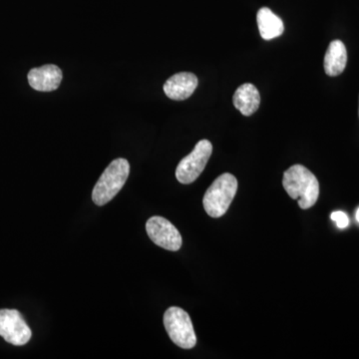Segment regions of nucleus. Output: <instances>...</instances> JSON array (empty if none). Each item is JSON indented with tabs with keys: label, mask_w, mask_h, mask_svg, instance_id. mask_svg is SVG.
I'll list each match as a JSON object with an SVG mask.
<instances>
[{
	"label": "nucleus",
	"mask_w": 359,
	"mask_h": 359,
	"mask_svg": "<svg viewBox=\"0 0 359 359\" xmlns=\"http://www.w3.org/2000/svg\"><path fill=\"white\" fill-rule=\"evenodd\" d=\"M283 186L292 199L299 201V207L308 210L320 196L318 179L302 165H294L283 174Z\"/></svg>",
	"instance_id": "1"
},
{
	"label": "nucleus",
	"mask_w": 359,
	"mask_h": 359,
	"mask_svg": "<svg viewBox=\"0 0 359 359\" xmlns=\"http://www.w3.org/2000/svg\"><path fill=\"white\" fill-rule=\"evenodd\" d=\"M129 174L128 161L123 158L112 161L94 187L92 192L93 202L101 207L114 199L115 196L121 191L126 183Z\"/></svg>",
	"instance_id": "2"
},
{
	"label": "nucleus",
	"mask_w": 359,
	"mask_h": 359,
	"mask_svg": "<svg viewBox=\"0 0 359 359\" xmlns=\"http://www.w3.org/2000/svg\"><path fill=\"white\" fill-rule=\"evenodd\" d=\"M238 191V180L224 173L215 180L205 192L203 205L212 218H221L228 211Z\"/></svg>",
	"instance_id": "3"
},
{
	"label": "nucleus",
	"mask_w": 359,
	"mask_h": 359,
	"mask_svg": "<svg viewBox=\"0 0 359 359\" xmlns=\"http://www.w3.org/2000/svg\"><path fill=\"white\" fill-rule=\"evenodd\" d=\"M164 325L170 339L176 346L191 349L197 344L190 316L178 306L168 309L164 314Z\"/></svg>",
	"instance_id": "4"
},
{
	"label": "nucleus",
	"mask_w": 359,
	"mask_h": 359,
	"mask_svg": "<svg viewBox=\"0 0 359 359\" xmlns=\"http://www.w3.org/2000/svg\"><path fill=\"white\" fill-rule=\"evenodd\" d=\"M212 152V145L209 140H201L195 146L193 152L179 163L176 170V178L180 183H193L204 171Z\"/></svg>",
	"instance_id": "5"
},
{
	"label": "nucleus",
	"mask_w": 359,
	"mask_h": 359,
	"mask_svg": "<svg viewBox=\"0 0 359 359\" xmlns=\"http://www.w3.org/2000/svg\"><path fill=\"white\" fill-rule=\"evenodd\" d=\"M0 337L13 346H25L32 337V330L16 309H0Z\"/></svg>",
	"instance_id": "6"
},
{
	"label": "nucleus",
	"mask_w": 359,
	"mask_h": 359,
	"mask_svg": "<svg viewBox=\"0 0 359 359\" xmlns=\"http://www.w3.org/2000/svg\"><path fill=\"white\" fill-rule=\"evenodd\" d=\"M149 238L155 245L163 249L176 252L181 249L182 236L171 222L162 217H152L146 223Z\"/></svg>",
	"instance_id": "7"
},
{
	"label": "nucleus",
	"mask_w": 359,
	"mask_h": 359,
	"mask_svg": "<svg viewBox=\"0 0 359 359\" xmlns=\"http://www.w3.org/2000/svg\"><path fill=\"white\" fill-rule=\"evenodd\" d=\"M62 71L58 66L53 65L33 68L27 75L30 86L40 92H51L57 89L62 81Z\"/></svg>",
	"instance_id": "8"
},
{
	"label": "nucleus",
	"mask_w": 359,
	"mask_h": 359,
	"mask_svg": "<svg viewBox=\"0 0 359 359\" xmlns=\"http://www.w3.org/2000/svg\"><path fill=\"white\" fill-rule=\"evenodd\" d=\"M198 83V77L193 73L180 72L165 82L164 92L172 100L183 101L192 95Z\"/></svg>",
	"instance_id": "9"
},
{
	"label": "nucleus",
	"mask_w": 359,
	"mask_h": 359,
	"mask_svg": "<svg viewBox=\"0 0 359 359\" xmlns=\"http://www.w3.org/2000/svg\"><path fill=\"white\" fill-rule=\"evenodd\" d=\"M233 102L243 115L252 116L259 109L261 95L255 85L245 83L238 87L233 94Z\"/></svg>",
	"instance_id": "10"
},
{
	"label": "nucleus",
	"mask_w": 359,
	"mask_h": 359,
	"mask_svg": "<svg viewBox=\"0 0 359 359\" xmlns=\"http://www.w3.org/2000/svg\"><path fill=\"white\" fill-rule=\"evenodd\" d=\"M347 51L346 45L340 40H334L328 46L325 56V70L328 76H339L346 69Z\"/></svg>",
	"instance_id": "11"
},
{
	"label": "nucleus",
	"mask_w": 359,
	"mask_h": 359,
	"mask_svg": "<svg viewBox=\"0 0 359 359\" xmlns=\"http://www.w3.org/2000/svg\"><path fill=\"white\" fill-rule=\"evenodd\" d=\"M259 34L264 40H271L280 36L285 30L283 20L268 7L259 9L257 15Z\"/></svg>",
	"instance_id": "12"
},
{
	"label": "nucleus",
	"mask_w": 359,
	"mask_h": 359,
	"mask_svg": "<svg viewBox=\"0 0 359 359\" xmlns=\"http://www.w3.org/2000/svg\"><path fill=\"white\" fill-rule=\"evenodd\" d=\"M330 218H332V221L335 222V224H337L339 229H346L348 226L349 219L346 212L341 211L334 212Z\"/></svg>",
	"instance_id": "13"
},
{
	"label": "nucleus",
	"mask_w": 359,
	"mask_h": 359,
	"mask_svg": "<svg viewBox=\"0 0 359 359\" xmlns=\"http://www.w3.org/2000/svg\"><path fill=\"white\" fill-rule=\"evenodd\" d=\"M356 219H358V222L359 223V208L358 212H356Z\"/></svg>",
	"instance_id": "14"
}]
</instances>
